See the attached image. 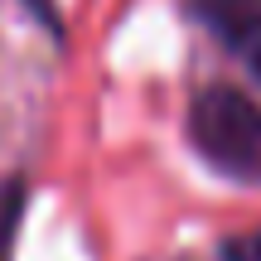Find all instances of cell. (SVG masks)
<instances>
[{"label": "cell", "instance_id": "7a4b0ae2", "mask_svg": "<svg viewBox=\"0 0 261 261\" xmlns=\"http://www.w3.org/2000/svg\"><path fill=\"white\" fill-rule=\"evenodd\" d=\"M15 223H19V194L10 189L5 208H0V261L10 256V237H15Z\"/></svg>", "mask_w": 261, "mask_h": 261}, {"label": "cell", "instance_id": "5b68a950", "mask_svg": "<svg viewBox=\"0 0 261 261\" xmlns=\"http://www.w3.org/2000/svg\"><path fill=\"white\" fill-rule=\"evenodd\" d=\"M252 73H256V83H261V44L252 48Z\"/></svg>", "mask_w": 261, "mask_h": 261}, {"label": "cell", "instance_id": "277c9868", "mask_svg": "<svg viewBox=\"0 0 261 261\" xmlns=\"http://www.w3.org/2000/svg\"><path fill=\"white\" fill-rule=\"evenodd\" d=\"M24 5H29V15H34L39 24H48L58 34V0H24Z\"/></svg>", "mask_w": 261, "mask_h": 261}, {"label": "cell", "instance_id": "3957f363", "mask_svg": "<svg viewBox=\"0 0 261 261\" xmlns=\"http://www.w3.org/2000/svg\"><path fill=\"white\" fill-rule=\"evenodd\" d=\"M223 261H261V232L232 237V242L223 247Z\"/></svg>", "mask_w": 261, "mask_h": 261}, {"label": "cell", "instance_id": "6da1fadb", "mask_svg": "<svg viewBox=\"0 0 261 261\" xmlns=\"http://www.w3.org/2000/svg\"><path fill=\"white\" fill-rule=\"evenodd\" d=\"M189 136L198 155L223 174L261 179V107L237 87H203L189 107Z\"/></svg>", "mask_w": 261, "mask_h": 261}]
</instances>
